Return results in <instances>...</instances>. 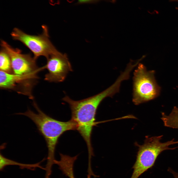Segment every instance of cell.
<instances>
[{"instance_id": "cell-11", "label": "cell", "mask_w": 178, "mask_h": 178, "mask_svg": "<svg viewBox=\"0 0 178 178\" xmlns=\"http://www.w3.org/2000/svg\"><path fill=\"white\" fill-rule=\"evenodd\" d=\"M0 70L11 74H13L11 62L9 54L3 48L1 47L0 52Z\"/></svg>"}, {"instance_id": "cell-10", "label": "cell", "mask_w": 178, "mask_h": 178, "mask_svg": "<svg viewBox=\"0 0 178 178\" xmlns=\"http://www.w3.org/2000/svg\"><path fill=\"white\" fill-rule=\"evenodd\" d=\"M161 115V118L165 126L178 130V108L177 107H174L169 115L162 112Z\"/></svg>"}, {"instance_id": "cell-13", "label": "cell", "mask_w": 178, "mask_h": 178, "mask_svg": "<svg viewBox=\"0 0 178 178\" xmlns=\"http://www.w3.org/2000/svg\"><path fill=\"white\" fill-rule=\"evenodd\" d=\"M169 171L173 174L174 178H178V173L170 169L168 170Z\"/></svg>"}, {"instance_id": "cell-4", "label": "cell", "mask_w": 178, "mask_h": 178, "mask_svg": "<svg viewBox=\"0 0 178 178\" xmlns=\"http://www.w3.org/2000/svg\"><path fill=\"white\" fill-rule=\"evenodd\" d=\"M0 45L10 56L13 74L20 76L27 83L36 84L39 78L38 74L44 69L43 67H38L34 57L22 53L20 49L13 47L5 41L1 40Z\"/></svg>"}, {"instance_id": "cell-5", "label": "cell", "mask_w": 178, "mask_h": 178, "mask_svg": "<svg viewBox=\"0 0 178 178\" xmlns=\"http://www.w3.org/2000/svg\"><path fill=\"white\" fill-rule=\"evenodd\" d=\"M154 70L147 71L140 64L134 72L132 101L138 105L153 100L159 95L160 88L155 79Z\"/></svg>"}, {"instance_id": "cell-6", "label": "cell", "mask_w": 178, "mask_h": 178, "mask_svg": "<svg viewBox=\"0 0 178 178\" xmlns=\"http://www.w3.org/2000/svg\"><path fill=\"white\" fill-rule=\"evenodd\" d=\"M42 27V33L37 35L28 34L17 28H14L11 33L13 40L21 42L31 51L36 60L41 56L47 59L60 52L49 39L47 27L43 25Z\"/></svg>"}, {"instance_id": "cell-2", "label": "cell", "mask_w": 178, "mask_h": 178, "mask_svg": "<svg viewBox=\"0 0 178 178\" xmlns=\"http://www.w3.org/2000/svg\"><path fill=\"white\" fill-rule=\"evenodd\" d=\"M33 103L37 113L28 109L24 112L17 114L24 115L31 119L45 139L48 149L45 170L47 174H50L52 173V166L55 164V151L59 137L66 131L76 130V125L71 119L64 122L53 118L41 111L35 102Z\"/></svg>"}, {"instance_id": "cell-14", "label": "cell", "mask_w": 178, "mask_h": 178, "mask_svg": "<svg viewBox=\"0 0 178 178\" xmlns=\"http://www.w3.org/2000/svg\"><path fill=\"white\" fill-rule=\"evenodd\" d=\"M176 9L178 10V7H177Z\"/></svg>"}, {"instance_id": "cell-8", "label": "cell", "mask_w": 178, "mask_h": 178, "mask_svg": "<svg viewBox=\"0 0 178 178\" xmlns=\"http://www.w3.org/2000/svg\"><path fill=\"white\" fill-rule=\"evenodd\" d=\"M59 161L56 160L55 164H57L63 173L69 178H74L73 173V165L77 159L78 155L71 157L69 156L60 154Z\"/></svg>"}, {"instance_id": "cell-1", "label": "cell", "mask_w": 178, "mask_h": 178, "mask_svg": "<svg viewBox=\"0 0 178 178\" xmlns=\"http://www.w3.org/2000/svg\"><path fill=\"white\" fill-rule=\"evenodd\" d=\"M120 88L118 84L115 82L101 92L86 99L75 101L66 96L62 99L69 105L71 113V119L75 124L76 130L85 141L88 151L93 149L91 136L96 123L95 116L98 108L106 97H112L118 92Z\"/></svg>"}, {"instance_id": "cell-7", "label": "cell", "mask_w": 178, "mask_h": 178, "mask_svg": "<svg viewBox=\"0 0 178 178\" xmlns=\"http://www.w3.org/2000/svg\"><path fill=\"white\" fill-rule=\"evenodd\" d=\"M47 59L44 67L48 72L45 76L44 79L50 82L63 81L69 71H72L71 64L66 54L59 52L50 56Z\"/></svg>"}, {"instance_id": "cell-12", "label": "cell", "mask_w": 178, "mask_h": 178, "mask_svg": "<svg viewBox=\"0 0 178 178\" xmlns=\"http://www.w3.org/2000/svg\"><path fill=\"white\" fill-rule=\"evenodd\" d=\"M101 0H77L76 3L78 5L92 4L97 2Z\"/></svg>"}, {"instance_id": "cell-3", "label": "cell", "mask_w": 178, "mask_h": 178, "mask_svg": "<svg viewBox=\"0 0 178 178\" xmlns=\"http://www.w3.org/2000/svg\"><path fill=\"white\" fill-rule=\"evenodd\" d=\"M162 135L146 136L144 143L138 147L136 159L132 168L133 172L131 178H138L144 172L154 165L158 155L163 151L174 150L178 147L171 148L172 145L178 144V141L174 139L164 142H161Z\"/></svg>"}, {"instance_id": "cell-9", "label": "cell", "mask_w": 178, "mask_h": 178, "mask_svg": "<svg viewBox=\"0 0 178 178\" xmlns=\"http://www.w3.org/2000/svg\"><path fill=\"white\" fill-rule=\"evenodd\" d=\"M0 170L2 171L6 166L9 165H15L19 166L20 168L22 169H26L32 170H35L36 168H39L45 170L44 168L40 165V164L46 159L44 158L40 162L34 164H25L21 163L14 160L7 158L4 156L0 153Z\"/></svg>"}]
</instances>
